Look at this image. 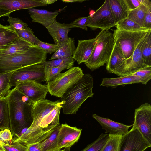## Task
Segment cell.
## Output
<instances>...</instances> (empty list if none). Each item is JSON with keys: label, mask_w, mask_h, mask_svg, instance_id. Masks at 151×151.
Here are the masks:
<instances>
[{"label": "cell", "mask_w": 151, "mask_h": 151, "mask_svg": "<svg viewBox=\"0 0 151 151\" xmlns=\"http://www.w3.org/2000/svg\"><path fill=\"white\" fill-rule=\"evenodd\" d=\"M150 6L151 2L150 0H143V2L138 7L129 12L127 18L143 27L144 21L145 13L148 8Z\"/></svg>", "instance_id": "484cf974"}, {"label": "cell", "mask_w": 151, "mask_h": 151, "mask_svg": "<svg viewBox=\"0 0 151 151\" xmlns=\"http://www.w3.org/2000/svg\"><path fill=\"white\" fill-rule=\"evenodd\" d=\"M57 127L50 126L45 129L40 127L32 130L27 129L21 136L12 139L11 142H18L27 146L31 144L40 142L47 138Z\"/></svg>", "instance_id": "5bb4252c"}, {"label": "cell", "mask_w": 151, "mask_h": 151, "mask_svg": "<svg viewBox=\"0 0 151 151\" xmlns=\"http://www.w3.org/2000/svg\"><path fill=\"white\" fill-rule=\"evenodd\" d=\"M13 29L19 37L33 45L37 46L40 41L34 35L32 30L28 27L21 30Z\"/></svg>", "instance_id": "e575fe53"}, {"label": "cell", "mask_w": 151, "mask_h": 151, "mask_svg": "<svg viewBox=\"0 0 151 151\" xmlns=\"http://www.w3.org/2000/svg\"><path fill=\"white\" fill-rule=\"evenodd\" d=\"M5 129H10L7 95L0 99V130Z\"/></svg>", "instance_id": "f1b7e54d"}, {"label": "cell", "mask_w": 151, "mask_h": 151, "mask_svg": "<svg viewBox=\"0 0 151 151\" xmlns=\"http://www.w3.org/2000/svg\"><path fill=\"white\" fill-rule=\"evenodd\" d=\"M11 12L1 9L0 8V17L4 16H9Z\"/></svg>", "instance_id": "c3c4849f"}, {"label": "cell", "mask_w": 151, "mask_h": 151, "mask_svg": "<svg viewBox=\"0 0 151 151\" xmlns=\"http://www.w3.org/2000/svg\"><path fill=\"white\" fill-rule=\"evenodd\" d=\"M131 74L139 78L141 84L146 85L151 79V67H146Z\"/></svg>", "instance_id": "f35d334b"}, {"label": "cell", "mask_w": 151, "mask_h": 151, "mask_svg": "<svg viewBox=\"0 0 151 151\" xmlns=\"http://www.w3.org/2000/svg\"><path fill=\"white\" fill-rule=\"evenodd\" d=\"M116 29L129 31L141 32L151 30L141 27L134 21L126 18L117 23L115 26Z\"/></svg>", "instance_id": "4dcf8cb0"}, {"label": "cell", "mask_w": 151, "mask_h": 151, "mask_svg": "<svg viewBox=\"0 0 151 151\" xmlns=\"http://www.w3.org/2000/svg\"><path fill=\"white\" fill-rule=\"evenodd\" d=\"M109 138L99 151H119L122 135L109 134Z\"/></svg>", "instance_id": "d6a6232c"}, {"label": "cell", "mask_w": 151, "mask_h": 151, "mask_svg": "<svg viewBox=\"0 0 151 151\" xmlns=\"http://www.w3.org/2000/svg\"><path fill=\"white\" fill-rule=\"evenodd\" d=\"M90 17L89 15L85 17L79 18L75 19L72 23L77 27L87 31L88 29L86 25Z\"/></svg>", "instance_id": "ee69618b"}, {"label": "cell", "mask_w": 151, "mask_h": 151, "mask_svg": "<svg viewBox=\"0 0 151 151\" xmlns=\"http://www.w3.org/2000/svg\"><path fill=\"white\" fill-rule=\"evenodd\" d=\"M39 143H34L27 146V151H42L39 147Z\"/></svg>", "instance_id": "7dc6e473"}, {"label": "cell", "mask_w": 151, "mask_h": 151, "mask_svg": "<svg viewBox=\"0 0 151 151\" xmlns=\"http://www.w3.org/2000/svg\"><path fill=\"white\" fill-rule=\"evenodd\" d=\"M14 71L1 73L0 72V95L3 97L7 96L11 91L9 83Z\"/></svg>", "instance_id": "836d02e7"}, {"label": "cell", "mask_w": 151, "mask_h": 151, "mask_svg": "<svg viewBox=\"0 0 151 151\" xmlns=\"http://www.w3.org/2000/svg\"><path fill=\"white\" fill-rule=\"evenodd\" d=\"M143 27L151 30V6L149 7L145 13Z\"/></svg>", "instance_id": "bcb514c9"}, {"label": "cell", "mask_w": 151, "mask_h": 151, "mask_svg": "<svg viewBox=\"0 0 151 151\" xmlns=\"http://www.w3.org/2000/svg\"><path fill=\"white\" fill-rule=\"evenodd\" d=\"M142 56L145 64L151 67V31L147 37L143 48Z\"/></svg>", "instance_id": "8d00e7d4"}, {"label": "cell", "mask_w": 151, "mask_h": 151, "mask_svg": "<svg viewBox=\"0 0 151 151\" xmlns=\"http://www.w3.org/2000/svg\"><path fill=\"white\" fill-rule=\"evenodd\" d=\"M13 135L11 130L9 129H5L0 131V144L9 143L13 139Z\"/></svg>", "instance_id": "7bdbcfd3"}, {"label": "cell", "mask_w": 151, "mask_h": 151, "mask_svg": "<svg viewBox=\"0 0 151 151\" xmlns=\"http://www.w3.org/2000/svg\"><path fill=\"white\" fill-rule=\"evenodd\" d=\"M0 151H4L2 147V146H1V145L0 144Z\"/></svg>", "instance_id": "f5cc1de1"}, {"label": "cell", "mask_w": 151, "mask_h": 151, "mask_svg": "<svg viewBox=\"0 0 151 151\" xmlns=\"http://www.w3.org/2000/svg\"><path fill=\"white\" fill-rule=\"evenodd\" d=\"M75 61V60L71 57L45 61L43 64L44 68L59 67L63 68L65 69H69L73 67Z\"/></svg>", "instance_id": "1f68e13d"}, {"label": "cell", "mask_w": 151, "mask_h": 151, "mask_svg": "<svg viewBox=\"0 0 151 151\" xmlns=\"http://www.w3.org/2000/svg\"><path fill=\"white\" fill-rule=\"evenodd\" d=\"M59 47V49L54 53L49 60L71 57L76 49L74 38L71 37H69Z\"/></svg>", "instance_id": "cb8c5ba5"}, {"label": "cell", "mask_w": 151, "mask_h": 151, "mask_svg": "<svg viewBox=\"0 0 151 151\" xmlns=\"http://www.w3.org/2000/svg\"><path fill=\"white\" fill-rule=\"evenodd\" d=\"M129 11L138 7L143 2V0H124Z\"/></svg>", "instance_id": "f6af8a7d"}, {"label": "cell", "mask_w": 151, "mask_h": 151, "mask_svg": "<svg viewBox=\"0 0 151 151\" xmlns=\"http://www.w3.org/2000/svg\"><path fill=\"white\" fill-rule=\"evenodd\" d=\"M82 129L76 127L69 126L67 124L60 125L58 136V145L60 149L70 147L79 139Z\"/></svg>", "instance_id": "9a60e30c"}, {"label": "cell", "mask_w": 151, "mask_h": 151, "mask_svg": "<svg viewBox=\"0 0 151 151\" xmlns=\"http://www.w3.org/2000/svg\"><path fill=\"white\" fill-rule=\"evenodd\" d=\"M15 87L32 103L45 99L48 92L47 85L34 80L22 82Z\"/></svg>", "instance_id": "7c38bea8"}, {"label": "cell", "mask_w": 151, "mask_h": 151, "mask_svg": "<svg viewBox=\"0 0 151 151\" xmlns=\"http://www.w3.org/2000/svg\"><path fill=\"white\" fill-rule=\"evenodd\" d=\"M149 32L139 43L132 56L126 59L121 65L112 71L111 73L121 76L130 74L146 67L148 66L145 65L142 56V53L143 47Z\"/></svg>", "instance_id": "52a82bcc"}, {"label": "cell", "mask_w": 151, "mask_h": 151, "mask_svg": "<svg viewBox=\"0 0 151 151\" xmlns=\"http://www.w3.org/2000/svg\"><path fill=\"white\" fill-rule=\"evenodd\" d=\"M7 21L13 29L21 30L26 29L27 27V24L24 23L18 18H13L8 16Z\"/></svg>", "instance_id": "60d3db41"}, {"label": "cell", "mask_w": 151, "mask_h": 151, "mask_svg": "<svg viewBox=\"0 0 151 151\" xmlns=\"http://www.w3.org/2000/svg\"><path fill=\"white\" fill-rule=\"evenodd\" d=\"M47 54L37 46L33 45L22 52L0 57V72L7 73L26 66L43 64L46 61Z\"/></svg>", "instance_id": "3957f363"}, {"label": "cell", "mask_w": 151, "mask_h": 151, "mask_svg": "<svg viewBox=\"0 0 151 151\" xmlns=\"http://www.w3.org/2000/svg\"></svg>", "instance_id": "9f6ffc18"}, {"label": "cell", "mask_w": 151, "mask_h": 151, "mask_svg": "<svg viewBox=\"0 0 151 151\" xmlns=\"http://www.w3.org/2000/svg\"><path fill=\"white\" fill-rule=\"evenodd\" d=\"M4 151H27V147L21 143L16 142L4 143L1 145Z\"/></svg>", "instance_id": "ab89813d"}, {"label": "cell", "mask_w": 151, "mask_h": 151, "mask_svg": "<svg viewBox=\"0 0 151 151\" xmlns=\"http://www.w3.org/2000/svg\"><path fill=\"white\" fill-rule=\"evenodd\" d=\"M93 80L90 74H84L82 77L69 88L60 98L63 111L65 114H75L84 102L92 97Z\"/></svg>", "instance_id": "7a4b0ae2"}, {"label": "cell", "mask_w": 151, "mask_h": 151, "mask_svg": "<svg viewBox=\"0 0 151 151\" xmlns=\"http://www.w3.org/2000/svg\"><path fill=\"white\" fill-rule=\"evenodd\" d=\"M63 104L60 101L59 104L40 121L38 126L45 129L50 126H58L59 125V115Z\"/></svg>", "instance_id": "d4e9b609"}, {"label": "cell", "mask_w": 151, "mask_h": 151, "mask_svg": "<svg viewBox=\"0 0 151 151\" xmlns=\"http://www.w3.org/2000/svg\"><path fill=\"white\" fill-rule=\"evenodd\" d=\"M90 17L86 27L93 30L98 28L109 30L116 24L112 14L109 0H105L102 5Z\"/></svg>", "instance_id": "ba28073f"}, {"label": "cell", "mask_w": 151, "mask_h": 151, "mask_svg": "<svg viewBox=\"0 0 151 151\" xmlns=\"http://www.w3.org/2000/svg\"><path fill=\"white\" fill-rule=\"evenodd\" d=\"M126 59L122 51L115 44L106 66V70L109 73H111L113 70L123 64Z\"/></svg>", "instance_id": "4316f807"}, {"label": "cell", "mask_w": 151, "mask_h": 151, "mask_svg": "<svg viewBox=\"0 0 151 151\" xmlns=\"http://www.w3.org/2000/svg\"><path fill=\"white\" fill-rule=\"evenodd\" d=\"M65 68L59 67L44 68L45 75L42 81L46 83L55 78Z\"/></svg>", "instance_id": "74e56055"}, {"label": "cell", "mask_w": 151, "mask_h": 151, "mask_svg": "<svg viewBox=\"0 0 151 151\" xmlns=\"http://www.w3.org/2000/svg\"><path fill=\"white\" fill-rule=\"evenodd\" d=\"M40 1L42 3L46 4H49L53 3L57 1V0H40Z\"/></svg>", "instance_id": "681fc988"}, {"label": "cell", "mask_w": 151, "mask_h": 151, "mask_svg": "<svg viewBox=\"0 0 151 151\" xmlns=\"http://www.w3.org/2000/svg\"><path fill=\"white\" fill-rule=\"evenodd\" d=\"M151 146V144L140 131L132 127L127 133L122 136L119 151H144Z\"/></svg>", "instance_id": "30bf717a"}, {"label": "cell", "mask_w": 151, "mask_h": 151, "mask_svg": "<svg viewBox=\"0 0 151 151\" xmlns=\"http://www.w3.org/2000/svg\"><path fill=\"white\" fill-rule=\"evenodd\" d=\"M33 45L19 37L0 47V57L12 55L23 52Z\"/></svg>", "instance_id": "44dd1931"}, {"label": "cell", "mask_w": 151, "mask_h": 151, "mask_svg": "<svg viewBox=\"0 0 151 151\" xmlns=\"http://www.w3.org/2000/svg\"><path fill=\"white\" fill-rule=\"evenodd\" d=\"M133 127L137 128L151 144V105L147 103L135 109Z\"/></svg>", "instance_id": "8fae6325"}, {"label": "cell", "mask_w": 151, "mask_h": 151, "mask_svg": "<svg viewBox=\"0 0 151 151\" xmlns=\"http://www.w3.org/2000/svg\"><path fill=\"white\" fill-rule=\"evenodd\" d=\"M70 147L65 148L63 150H61V151H70Z\"/></svg>", "instance_id": "816d5d0a"}, {"label": "cell", "mask_w": 151, "mask_h": 151, "mask_svg": "<svg viewBox=\"0 0 151 151\" xmlns=\"http://www.w3.org/2000/svg\"><path fill=\"white\" fill-rule=\"evenodd\" d=\"M46 6L40 0H0V8L11 12L20 9Z\"/></svg>", "instance_id": "d6986e66"}, {"label": "cell", "mask_w": 151, "mask_h": 151, "mask_svg": "<svg viewBox=\"0 0 151 151\" xmlns=\"http://www.w3.org/2000/svg\"><path fill=\"white\" fill-rule=\"evenodd\" d=\"M4 97H3V96H1L0 95V99L2 98H3Z\"/></svg>", "instance_id": "db71d44e"}, {"label": "cell", "mask_w": 151, "mask_h": 151, "mask_svg": "<svg viewBox=\"0 0 151 151\" xmlns=\"http://www.w3.org/2000/svg\"><path fill=\"white\" fill-rule=\"evenodd\" d=\"M60 128V125L57 127L47 138L39 143L42 151H61L58 141Z\"/></svg>", "instance_id": "83f0119b"}, {"label": "cell", "mask_w": 151, "mask_h": 151, "mask_svg": "<svg viewBox=\"0 0 151 151\" xmlns=\"http://www.w3.org/2000/svg\"><path fill=\"white\" fill-rule=\"evenodd\" d=\"M37 46L44 51L47 54H51L52 53H55L60 48L59 46L57 45L50 44L41 41Z\"/></svg>", "instance_id": "b9f144b4"}, {"label": "cell", "mask_w": 151, "mask_h": 151, "mask_svg": "<svg viewBox=\"0 0 151 151\" xmlns=\"http://www.w3.org/2000/svg\"><path fill=\"white\" fill-rule=\"evenodd\" d=\"M45 75L43 64L26 66L15 70L11 78L9 85L16 87L20 83L27 80L41 81Z\"/></svg>", "instance_id": "9c48e42d"}, {"label": "cell", "mask_w": 151, "mask_h": 151, "mask_svg": "<svg viewBox=\"0 0 151 151\" xmlns=\"http://www.w3.org/2000/svg\"><path fill=\"white\" fill-rule=\"evenodd\" d=\"M83 75L82 70L79 67H73L65 72L60 73L47 83L49 93L52 96L61 98Z\"/></svg>", "instance_id": "5b68a950"}, {"label": "cell", "mask_w": 151, "mask_h": 151, "mask_svg": "<svg viewBox=\"0 0 151 151\" xmlns=\"http://www.w3.org/2000/svg\"><path fill=\"white\" fill-rule=\"evenodd\" d=\"M77 27L72 22L61 23L56 21L46 28L55 44L60 46L69 38L68 32L73 27Z\"/></svg>", "instance_id": "e0dca14e"}, {"label": "cell", "mask_w": 151, "mask_h": 151, "mask_svg": "<svg viewBox=\"0 0 151 151\" xmlns=\"http://www.w3.org/2000/svg\"><path fill=\"white\" fill-rule=\"evenodd\" d=\"M60 102L59 100L53 101L43 99L33 103L31 110L32 122L29 128L34 129L39 127L38 125L41 120Z\"/></svg>", "instance_id": "4fadbf2b"}, {"label": "cell", "mask_w": 151, "mask_h": 151, "mask_svg": "<svg viewBox=\"0 0 151 151\" xmlns=\"http://www.w3.org/2000/svg\"><path fill=\"white\" fill-rule=\"evenodd\" d=\"M92 117L100 124L102 129L105 130L106 134L109 133L123 136L127 133L129 128L133 126V124L126 125L108 118L101 117L96 114L93 115Z\"/></svg>", "instance_id": "ac0fdd59"}, {"label": "cell", "mask_w": 151, "mask_h": 151, "mask_svg": "<svg viewBox=\"0 0 151 151\" xmlns=\"http://www.w3.org/2000/svg\"><path fill=\"white\" fill-rule=\"evenodd\" d=\"M66 7L54 12L31 8L28 12L33 22L39 23L46 28L56 21L57 15Z\"/></svg>", "instance_id": "2e32d148"}, {"label": "cell", "mask_w": 151, "mask_h": 151, "mask_svg": "<svg viewBox=\"0 0 151 151\" xmlns=\"http://www.w3.org/2000/svg\"><path fill=\"white\" fill-rule=\"evenodd\" d=\"M111 10L116 24L127 18L129 10L124 0H109Z\"/></svg>", "instance_id": "603a6c76"}, {"label": "cell", "mask_w": 151, "mask_h": 151, "mask_svg": "<svg viewBox=\"0 0 151 151\" xmlns=\"http://www.w3.org/2000/svg\"><path fill=\"white\" fill-rule=\"evenodd\" d=\"M141 83L139 78L130 74L114 78H104L102 79L100 86L114 88L120 85Z\"/></svg>", "instance_id": "7402d4cb"}, {"label": "cell", "mask_w": 151, "mask_h": 151, "mask_svg": "<svg viewBox=\"0 0 151 151\" xmlns=\"http://www.w3.org/2000/svg\"></svg>", "instance_id": "11a10c76"}, {"label": "cell", "mask_w": 151, "mask_h": 151, "mask_svg": "<svg viewBox=\"0 0 151 151\" xmlns=\"http://www.w3.org/2000/svg\"><path fill=\"white\" fill-rule=\"evenodd\" d=\"M96 43L89 58L84 63L91 71L106 64L114 44L113 33L108 30H101L96 37Z\"/></svg>", "instance_id": "277c9868"}, {"label": "cell", "mask_w": 151, "mask_h": 151, "mask_svg": "<svg viewBox=\"0 0 151 151\" xmlns=\"http://www.w3.org/2000/svg\"><path fill=\"white\" fill-rule=\"evenodd\" d=\"M85 0H63L62 2L65 3H73V2H80L81 3Z\"/></svg>", "instance_id": "f907efd6"}, {"label": "cell", "mask_w": 151, "mask_h": 151, "mask_svg": "<svg viewBox=\"0 0 151 151\" xmlns=\"http://www.w3.org/2000/svg\"><path fill=\"white\" fill-rule=\"evenodd\" d=\"M109 137V134H101L95 141L81 151H99L104 145Z\"/></svg>", "instance_id": "d590c367"}, {"label": "cell", "mask_w": 151, "mask_h": 151, "mask_svg": "<svg viewBox=\"0 0 151 151\" xmlns=\"http://www.w3.org/2000/svg\"><path fill=\"white\" fill-rule=\"evenodd\" d=\"M96 43V38L87 40H78L72 58L78 64L85 63L91 56Z\"/></svg>", "instance_id": "ffe728a7"}, {"label": "cell", "mask_w": 151, "mask_h": 151, "mask_svg": "<svg viewBox=\"0 0 151 151\" xmlns=\"http://www.w3.org/2000/svg\"><path fill=\"white\" fill-rule=\"evenodd\" d=\"M10 117V130L17 137L24 129L29 127L32 119L31 107L33 103L16 87L7 95Z\"/></svg>", "instance_id": "6da1fadb"}, {"label": "cell", "mask_w": 151, "mask_h": 151, "mask_svg": "<svg viewBox=\"0 0 151 151\" xmlns=\"http://www.w3.org/2000/svg\"><path fill=\"white\" fill-rule=\"evenodd\" d=\"M19 37L15 31L10 25L0 24V47L11 42Z\"/></svg>", "instance_id": "f546056e"}, {"label": "cell", "mask_w": 151, "mask_h": 151, "mask_svg": "<svg viewBox=\"0 0 151 151\" xmlns=\"http://www.w3.org/2000/svg\"><path fill=\"white\" fill-rule=\"evenodd\" d=\"M151 31L135 32L116 29L113 33L114 44L121 49L127 59L132 56L139 43Z\"/></svg>", "instance_id": "8992f818"}]
</instances>
